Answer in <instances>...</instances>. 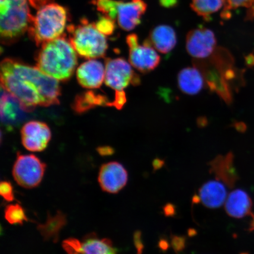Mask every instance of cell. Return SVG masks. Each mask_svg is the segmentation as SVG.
Masks as SVG:
<instances>
[{"mask_svg":"<svg viewBox=\"0 0 254 254\" xmlns=\"http://www.w3.org/2000/svg\"><path fill=\"white\" fill-rule=\"evenodd\" d=\"M134 244L136 250H137L138 254H141L144 247H143L142 243L140 232H136L134 234Z\"/></svg>","mask_w":254,"mask_h":254,"instance_id":"83f0119b","label":"cell"},{"mask_svg":"<svg viewBox=\"0 0 254 254\" xmlns=\"http://www.w3.org/2000/svg\"><path fill=\"white\" fill-rule=\"evenodd\" d=\"M35 60L44 74L62 81L70 79L78 63L77 52L64 36L43 44Z\"/></svg>","mask_w":254,"mask_h":254,"instance_id":"7a4b0ae2","label":"cell"},{"mask_svg":"<svg viewBox=\"0 0 254 254\" xmlns=\"http://www.w3.org/2000/svg\"><path fill=\"white\" fill-rule=\"evenodd\" d=\"M46 169V164L35 155L18 152L12 168V176L19 186L33 189L40 185Z\"/></svg>","mask_w":254,"mask_h":254,"instance_id":"52a82bcc","label":"cell"},{"mask_svg":"<svg viewBox=\"0 0 254 254\" xmlns=\"http://www.w3.org/2000/svg\"><path fill=\"white\" fill-rule=\"evenodd\" d=\"M213 31L201 27L190 30L186 37V49L189 55L198 60L208 58L217 49Z\"/></svg>","mask_w":254,"mask_h":254,"instance_id":"30bf717a","label":"cell"},{"mask_svg":"<svg viewBox=\"0 0 254 254\" xmlns=\"http://www.w3.org/2000/svg\"><path fill=\"white\" fill-rule=\"evenodd\" d=\"M105 69V82L116 92L124 91L129 84H140V78L133 70L131 64L125 59H107Z\"/></svg>","mask_w":254,"mask_h":254,"instance_id":"ba28073f","label":"cell"},{"mask_svg":"<svg viewBox=\"0 0 254 254\" xmlns=\"http://www.w3.org/2000/svg\"><path fill=\"white\" fill-rule=\"evenodd\" d=\"M98 152L102 155H109L113 154V149L110 147H100L98 148Z\"/></svg>","mask_w":254,"mask_h":254,"instance_id":"1f68e13d","label":"cell"},{"mask_svg":"<svg viewBox=\"0 0 254 254\" xmlns=\"http://www.w3.org/2000/svg\"><path fill=\"white\" fill-rule=\"evenodd\" d=\"M105 69L103 64L94 59L82 63L77 69V78L82 87L97 89L105 80Z\"/></svg>","mask_w":254,"mask_h":254,"instance_id":"9a60e30c","label":"cell"},{"mask_svg":"<svg viewBox=\"0 0 254 254\" xmlns=\"http://www.w3.org/2000/svg\"><path fill=\"white\" fill-rule=\"evenodd\" d=\"M0 194L5 201L8 202L14 201V190L10 183L4 181L0 184Z\"/></svg>","mask_w":254,"mask_h":254,"instance_id":"484cf974","label":"cell"},{"mask_svg":"<svg viewBox=\"0 0 254 254\" xmlns=\"http://www.w3.org/2000/svg\"><path fill=\"white\" fill-rule=\"evenodd\" d=\"M1 87L32 112L37 106L59 104L58 80L19 60L6 58L1 63Z\"/></svg>","mask_w":254,"mask_h":254,"instance_id":"6da1fadb","label":"cell"},{"mask_svg":"<svg viewBox=\"0 0 254 254\" xmlns=\"http://www.w3.org/2000/svg\"><path fill=\"white\" fill-rule=\"evenodd\" d=\"M116 22L106 15H103L99 18L96 23L98 30L106 36H110L114 33L116 28Z\"/></svg>","mask_w":254,"mask_h":254,"instance_id":"cb8c5ba5","label":"cell"},{"mask_svg":"<svg viewBox=\"0 0 254 254\" xmlns=\"http://www.w3.org/2000/svg\"></svg>","mask_w":254,"mask_h":254,"instance_id":"e575fe53","label":"cell"},{"mask_svg":"<svg viewBox=\"0 0 254 254\" xmlns=\"http://www.w3.org/2000/svg\"><path fill=\"white\" fill-rule=\"evenodd\" d=\"M228 197L226 187L220 180L209 181L199 190L198 198L206 207L217 208L224 204Z\"/></svg>","mask_w":254,"mask_h":254,"instance_id":"e0dca14e","label":"cell"},{"mask_svg":"<svg viewBox=\"0 0 254 254\" xmlns=\"http://www.w3.org/2000/svg\"><path fill=\"white\" fill-rule=\"evenodd\" d=\"M111 103L104 95L90 91L77 95L72 107L76 113H83L97 106L111 107Z\"/></svg>","mask_w":254,"mask_h":254,"instance_id":"7402d4cb","label":"cell"},{"mask_svg":"<svg viewBox=\"0 0 254 254\" xmlns=\"http://www.w3.org/2000/svg\"><path fill=\"white\" fill-rule=\"evenodd\" d=\"M233 155L226 157H218L211 162L212 173L215 174L217 179L222 181L228 187H233L237 180V174L233 166Z\"/></svg>","mask_w":254,"mask_h":254,"instance_id":"44dd1931","label":"cell"},{"mask_svg":"<svg viewBox=\"0 0 254 254\" xmlns=\"http://www.w3.org/2000/svg\"><path fill=\"white\" fill-rule=\"evenodd\" d=\"M252 208V201L249 195L240 189L233 190L225 202V211L233 218H241L250 215Z\"/></svg>","mask_w":254,"mask_h":254,"instance_id":"ac0fdd59","label":"cell"},{"mask_svg":"<svg viewBox=\"0 0 254 254\" xmlns=\"http://www.w3.org/2000/svg\"><path fill=\"white\" fill-rule=\"evenodd\" d=\"M28 0H0V35L5 45L17 42L33 22Z\"/></svg>","mask_w":254,"mask_h":254,"instance_id":"3957f363","label":"cell"},{"mask_svg":"<svg viewBox=\"0 0 254 254\" xmlns=\"http://www.w3.org/2000/svg\"><path fill=\"white\" fill-rule=\"evenodd\" d=\"M184 245V240L179 237H175L173 240V246L177 250H182Z\"/></svg>","mask_w":254,"mask_h":254,"instance_id":"f546056e","label":"cell"},{"mask_svg":"<svg viewBox=\"0 0 254 254\" xmlns=\"http://www.w3.org/2000/svg\"><path fill=\"white\" fill-rule=\"evenodd\" d=\"M28 1L32 7L37 9L47 3L52 2V0H28Z\"/></svg>","mask_w":254,"mask_h":254,"instance_id":"f1b7e54d","label":"cell"},{"mask_svg":"<svg viewBox=\"0 0 254 254\" xmlns=\"http://www.w3.org/2000/svg\"><path fill=\"white\" fill-rule=\"evenodd\" d=\"M21 141L28 151H42L52 138V132L46 123L31 121L25 123L21 130Z\"/></svg>","mask_w":254,"mask_h":254,"instance_id":"8fae6325","label":"cell"},{"mask_svg":"<svg viewBox=\"0 0 254 254\" xmlns=\"http://www.w3.org/2000/svg\"><path fill=\"white\" fill-rule=\"evenodd\" d=\"M144 43L153 47L157 52L163 54L169 53L176 46V31L170 25H157L152 28Z\"/></svg>","mask_w":254,"mask_h":254,"instance_id":"2e32d148","label":"cell"},{"mask_svg":"<svg viewBox=\"0 0 254 254\" xmlns=\"http://www.w3.org/2000/svg\"><path fill=\"white\" fill-rule=\"evenodd\" d=\"M69 41L78 55L86 59L102 58L108 49L106 35L98 30L95 23L82 20L77 25L67 28Z\"/></svg>","mask_w":254,"mask_h":254,"instance_id":"5b68a950","label":"cell"},{"mask_svg":"<svg viewBox=\"0 0 254 254\" xmlns=\"http://www.w3.org/2000/svg\"><path fill=\"white\" fill-rule=\"evenodd\" d=\"M177 0H160V4L164 7L170 8L177 4Z\"/></svg>","mask_w":254,"mask_h":254,"instance_id":"4dcf8cb0","label":"cell"},{"mask_svg":"<svg viewBox=\"0 0 254 254\" xmlns=\"http://www.w3.org/2000/svg\"><path fill=\"white\" fill-rule=\"evenodd\" d=\"M5 218L11 224L23 225L24 221H28L23 208L18 204L6 206Z\"/></svg>","mask_w":254,"mask_h":254,"instance_id":"603a6c76","label":"cell"},{"mask_svg":"<svg viewBox=\"0 0 254 254\" xmlns=\"http://www.w3.org/2000/svg\"><path fill=\"white\" fill-rule=\"evenodd\" d=\"M94 4L98 11L112 19L123 30H134L141 23L142 15L147 5L143 0L125 2L117 0H94Z\"/></svg>","mask_w":254,"mask_h":254,"instance_id":"8992f818","label":"cell"},{"mask_svg":"<svg viewBox=\"0 0 254 254\" xmlns=\"http://www.w3.org/2000/svg\"><path fill=\"white\" fill-rule=\"evenodd\" d=\"M128 182V173L118 162H110L101 167L98 175V183L104 192H119Z\"/></svg>","mask_w":254,"mask_h":254,"instance_id":"4fadbf2b","label":"cell"},{"mask_svg":"<svg viewBox=\"0 0 254 254\" xmlns=\"http://www.w3.org/2000/svg\"><path fill=\"white\" fill-rule=\"evenodd\" d=\"M190 7L193 11L206 21L211 16L221 11V17L227 20V0H192Z\"/></svg>","mask_w":254,"mask_h":254,"instance_id":"ffe728a7","label":"cell"},{"mask_svg":"<svg viewBox=\"0 0 254 254\" xmlns=\"http://www.w3.org/2000/svg\"><path fill=\"white\" fill-rule=\"evenodd\" d=\"M126 41L129 47V62L133 67L145 74L153 71L160 64L161 57L157 51L144 43L139 45L137 35L129 34Z\"/></svg>","mask_w":254,"mask_h":254,"instance_id":"9c48e42d","label":"cell"},{"mask_svg":"<svg viewBox=\"0 0 254 254\" xmlns=\"http://www.w3.org/2000/svg\"><path fill=\"white\" fill-rule=\"evenodd\" d=\"M127 102V97L125 92H116L115 98L111 103V107H116V109L120 110L125 106Z\"/></svg>","mask_w":254,"mask_h":254,"instance_id":"4316f807","label":"cell"},{"mask_svg":"<svg viewBox=\"0 0 254 254\" xmlns=\"http://www.w3.org/2000/svg\"><path fill=\"white\" fill-rule=\"evenodd\" d=\"M227 19L231 17V11L240 7L249 8L254 4V0H227Z\"/></svg>","mask_w":254,"mask_h":254,"instance_id":"d4e9b609","label":"cell"},{"mask_svg":"<svg viewBox=\"0 0 254 254\" xmlns=\"http://www.w3.org/2000/svg\"><path fill=\"white\" fill-rule=\"evenodd\" d=\"M64 249L68 254H115L111 241L108 239H99L94 236H90L82 241L69 238L64 241Z\"/></svg>","mask_w":254,"mask_h":254,"instance_id":"7c38bea8","label":"cell"},{"mask_svg":"<svg viewBox=\"0 0 254 254\" xmlns=\"http://www.w3.org/2000/svg\"><path fill=\"white\" fill-rule=\"evenodd\" d=\"M178 84L183 93L189 95L197 94L204 87V75L196 66L184 68L178 75Z\"/></svg>","mask_w":254,"mask_h":254,"instance_id":"d6986e66","label":"cell"},{"mask_svg":"<svg viewBox=\"0 0 254 254\" xmlns=\"http://www.w3.org/2000/svg\"><path fill=\"white\" fill-rule=\"evenodd\" d=\"M29 113L20 101L1 87V122L9 131L24 122L26 114Z\"/></svg>","mask_w":254,"mask_h":254,"instance_id":"5bb4252c","label":"cell"},{"mask_svg":"<svg viewBox=\"0 0 254 254\" xmlns=\"http://www.w3.org/2000/svg\"><path fill=\"white\" fill-rule=\"evenodd\" d=\"M247 254V253H243V254Z\"/></svg>","mask_w":254,"mask_h":254,"instance_id":"836d02e7","label":"cell"},{"mask_svg":"<svg viewBox=\"0 0 254 254\" xmlns=\"http://www.w3.org/2000/svg\"><path fill=\"white\" fill-rule=\"evenodd\" d=\"M67 21L66 9L50 2L37 9L28 33L37 46L63 36Z\"/></svg>","mask_w":254,"mask_h":254,"instance_id":"277c9868","label":"cell"},{"mask_svg":"<svg viewBox=\"0 0 254 254\" xmlns=\"http://www.w3.org/2000/svg\"><path fill=\"white\" fill-rule=\"evenodd\" d=\"M254 221H253V224H252V230H254Z\"/></svg>","mask_w":254,"mask_h":254,"instance_id":"d6a6232c","label":"cell"}]
</instances>
